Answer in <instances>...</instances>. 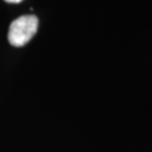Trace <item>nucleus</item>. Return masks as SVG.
Returning a JSON list of instances; mask_svg holds the SVG:
<instances>
[{
    "label": "nucleus",
    "mask_w": 152,
    "mask_h": 152,
    "mask_svg": "<svg viewBox=\"0 0 152 152\" xmlns=\"http://www.w3.org/2000/svg\"><path fill=\"white\" fill-rule=\"evenodd\" d=\"M38 27V18L35 15H23L18 17L9 26L8 42L16 48L27 44L36 34Z\"/></svg>",
    "instance_id": "nucleus-1"
},
{
    "label": "nucleus",
    "mask_w": 152,
    "mask_h": 152,
    "mask_svg": "<svg viewBox=\"0 0 152 152\" xmlns=\"http://www.w3.org/2000/svg\"><path fill=\"white\" fill-rule=\"evenodd\" d=\"M6 2H8V4H19V2H22L23 0H5Z\"/></svg>",
    "instance_id": "nucleus-2"
}]
</instances>
